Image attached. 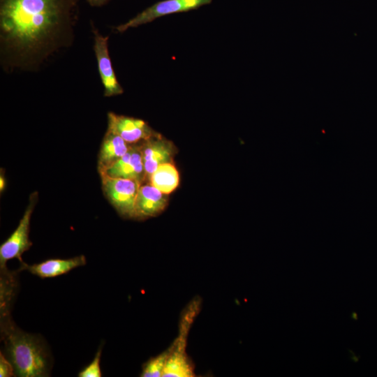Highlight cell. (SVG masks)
<instances>
[{
	"mask_svg": "<svg viewBox=\"0 0 377 377\" xmlns=\"http://www.w3.org/2000/svg\"><path fill=\"white\" fill-rule=\"evenodd\" d=\"M105 196L117 213L126 219H134L135 202L141 183L135 179L100 175Z\"/></svg>",
	"mask_w": 377,
	"mask_h": 377,
	"instance_id": "obj_5",
	"label": "cell"
},
{
	"mask_svg": "<svg viewBox=\"0 0 377 377\" xmlns=\"http://www.w3.org/2000/svg\"><path fill=\"white\" fill-rule=\"evenodd\" d=\"M169 353L168 349L158 355L151 357L142 365L140 376L158 377L162 376L165 366L168 359Z\"/></svg>",
	"mask_w": 377,
	"mask_h": 377,
	"instance_id": "obj_15",
	"label": "cell"
},
{
	"mask_svg": "<svg viewBox=\"0 0 377 377\" xmlns=\"http://www.w3.org/2000/svg\"><path fill=\"white\" fill-rule=\"evenodd\" d=\"M353 317L354 318V319H356V315H355V313H353Z\"/></svg>",
	"mask_w": 377,
	"mask_h": 377,
	"instance_id": "obj_20",
	"label": "cell"
},
{
	"mask_svg": "<svg viewBox=\"0 0 377 377\" xmlns=\"http://www.w3.org/2000/svg\"><path fill=\"white\" fill-rule=\"evenodd\" d=\"M168 195L149 182L140 184L135 202V219L143 220L159 215L166 208Z\"/></svg>",
	"mask_w": 377,
	"mask_h": 377,
	"instance_id": "obj_11",
	"label": "cell"
},
{
	"mask_svg": "<svg viewBox=\"0 0 377 377\" xmlns=\"http://www.w3.org/2000/svg\"><path fill=\"white\" fill-rule=\"evenodd\" d=\"M15 375V369L11 362L1 351L0 353V376L11 377Z\"/></svg>",
	"mask_w": 377,
	"mask_h": 377,
	"instance_id": "obj_17",
	"label": "cell"
},
{
	"mask_svg": "<svg viewBox=\"0 0 377 377\" xmlns=\"http://www.w3.org/2000/svg\"><path fill=\"white\" fill-rule=\"evenodd\" d=\"M5 186H6L5 178H4L3 172H2V169H1V175H0V191H1V193L2 191H3V190L5 189Z\"/></svg>",
	"mask_w": 377,
	"mask_h": 377,
	"instance_id": "obj_19",
	"label": "cell"
},
{
	"mask_svg": "<svg viewBox=\"0 0 377 377\" xmlns=\"http://www.w3.org/2000/svg\"><path fill=\"white\" fill-rule=\"evenodd\" d=\"M139 145L145 168L144 182H148L150 175L161 164L173 163L174 156L177 151L171 140L158 132L139 142Z\"/></svg>",
	"mask_w": 377,
	"mask_h": 377,
	"instance_id": "obj_7",
	"label": "cell"
},
{
	"mask_svg": "<svg viewBox=\"0 0 377 377\" xmlns=\"http://www.w3.org/2000/svg\"><path fill=\"white\" fill-rule=\"evenodd\" d=\"M37 191L30 194L29 204L14 232L0 246V269H7L8 260L17 258L20 265L24 262L22 258L23 253L32 246L29 237L30 221L35 205L38 201Z\"/></svg>",
	"mask_w": 377,
	"mask_h": 377,
	"instance_id": "obj_4",
	"label": "cell"
},
{
	"mask_svg": "<svg viewBox=\"0 0 377 377\" xmlns=\"http://www.w3.org/2000/svg\"><path fill=\"white\" fill-rule=\"evenodd\" d=\"M110 0H87V3L93 7H101L106 4Z\"/></svg>",
	"mask_w": 377,
	"mask_h": 377,
	"instance_id": "obj_18",
	"label": "cell"
},
{
	"mask_svg": "<svg viewBox=\"0 0 377 377\" xmlns=\"http://www.w3.org/2000/svg\"><path fill=\"white\" fill-rule=\"evenodd\" d=\"M79 0H0V59L4 71H36L69 47Z\"/></svg>",
	"mask_w": 377,
	"mask_h": 377,
	"instance_id": "obj_1",
	"label": "cell"
},
{
	"mask_svg": "<svg viewBox=\"0 0 377 377\" xmlns=\"http://www.w3.org/2000/svg\"><path fill=\"white\" fill-rule=\"evenodd\" d=\"M148 182L163 193L169 195L179 186V172L173 163L161 164L150 175Z\"/></svg>",
	"mask_w": 377,
	"mask_h": 377,
	"instance_id": "obj_14",
	"label": "cell"
},
{
	"mask_svg": "<svg viewBox=\"0 0 377 377\" xmlns=\"http://www.w3.org/2000/svg\"><path fill=\"white\" fill-rule=\"evenodd\" d=\"M108 131L131 145L145 140L157 133L142 119L112 112L108 113Z\"/></svg>",
	"mask_w": 377,
	"mask_h": 377,
	"instance_id": "obj_9",
	"label": "cell"
},
{
	"mask_svg": "<svg viewBox=\"0 0 377 377\" xmlns=\"http://www.w3.org/2000/svg\"><path fill=\"white\" fill-rule=\"evenodd\" d=\"M87 264L84 255L71 258H51L39 263L28 265L26 263L20 265L18 271L27 270L31 274L41 279L52 278L67 274L78 267Z\"/></svg>",
	"mask_w": 377,
	"mask_h": 377,
	"instance_id": "obj_12",
	"label": "cell"
},
{
	"mask_svg": "<svg viewBox=\"0 0 377 377\" xmlns=\"http://www.w3.org/2000/svg\"><path fill=\"white\" fill-rule=\"evenodd\" d=\"M212 0H163L158 1L137 14L128 22L115 27L117 32L122 33L131 28L151 22L154 20L170 14L189 11L211 3Z\"/></svg>",
	"mask_w": 377,
	"mask_h": 377,
	"instance_id": "obj_6",
	"label": "cell"
},
{
	"mask_svg": "<svg viewBox=\"0 0 377 377\" xmlns=\"http://www.w3.org/2000/svg\"><path fill=\"white\" fill-rule=\"evenodd\" d=\"M94 35V50L97 61V66L102 84L104 88L105 97L118 96L124 92L119 84L110 57L108 36H103L98 30L91 24Z\"/></svg>",
	"mask_w": 377,
	"mask_h": 377,
	"instance_id": "obj_8",
	"label": "cell"
},
{
	"mask_svg": "<svg viewBox=\"0 0 377 377\" xmlns=\"http://www.w3.org/2000/svg\"><path fill=\"white\" fill-rule=\"evenodd\" d=\"M131 145L118 135L107 130L98 156V171L105 170L120 159Z\"/></svg>",
	"mask_w": 377,
	"mask_h": 377,
	"instance_id": "obj_13",
	"label": "cell"
},
{
	"mask_svg": "<svg viewBox=\"0 0 377 377\" xmlns=\"http://www.w3.org/2000/svg\"><path fill=\"white\" fill-rule=\"evenodd\" d=\"M98 172L100 175L135 179L142 184L145 182V168L139 142L133 144L120 159Z\"/></svg>",
	"mask_w": 377,
	"mask_h": 377,
	"instance_id": "obj_10",
	"label": "cell"
},
{
	"mask_svg": "<svg viewBox=\"0 0 377 377\" xmlns=\"http://www.w3.org/2000/svg\"><path fill=\"white\" fill-rule=\"evenodd\" d=\"M103 346L98 348L94 360L81 370L77 376L79 377H101L102 376L100 367V360L102 353Z\"/></svg>",
	"mask_w": 377,
	"mask_h": 377,
	"instance_id": "obj_16",
	"label": "cell"
},
{
	"mask_svg": "<svg viewBox=\"0 0 377 377\" xmlns=\"http://www.w3.org/2000/svg\"><path fill=\"white\" fill-rule=\"evenodd\" d=\"M1 337L6 356L20 377L49 376L52 357L40 335L27 333L16 326L10 310L1 311Z\"/></svg>",
	"mask_w": 377,
	"mask_h": 377,
	"instance_id": "obj_2",
	"label": "cell"
},
{
	"mask_svg": "<svg viewBox=\"0 0 377 377\" xmlns=\"http://www.w3.org/2000/svg\"><path fill=\"white\" fill-rule=\"evenodd\" d=\"M201 304L200 298L195 297L182 311L179 322L178 335L167 348L169 356L162 376L192 377L195 376L194 364L187 355L186 348L190 329L199 314Z\"/></svg>",
	"mask_w": 377,
	"mask_h": 377,
	"instance_id": "obj_3",
	"label": "cell"
}]
</instances>
